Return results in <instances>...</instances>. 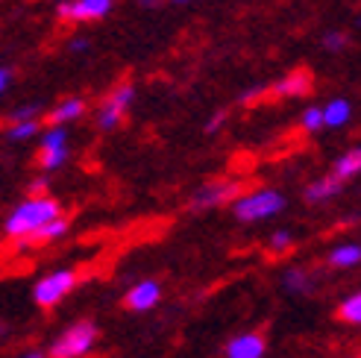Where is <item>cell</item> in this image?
Instances as JSON below:
<instances>
[{
  "instance_id": "cell-1",
  "label": "cell",
  "mask_w": 361,
  "mask_h": 358,
  "mask_svg": "<svg viewBox=\"0 0 361 358\" xmlns=\"http://www.w3.org/2000/svg\"><path fill=\"white\" fill-rule=\"evenodd\" d=\"M59 214H62V206H59V200H53L50 194L30 197V200H24L6 218V235L18 238V241H27L32 232H39L44 223H50L53 218H59Z\"/></svg>"
},
{
  "instance_id": "cell-2",
  "label": "cell",
  "mask_w": 361,
  "mask_h": 358,
  "mask_svg": "<svg viewBox=\"0 0 361 358\" xmlns=\"http://www.w3.org/2000/svg\"><path fill=\"white\" fill-rule=\"evenodd\" d=\"M285 209V197L274 188H259V191H250V194H238L232 200V211L235 218L244 221V223H259V221H267L279 214Z\"/></svg>"
},
{
  "instance_id": "cell-3",
  "label": "cell",
  "mask_w": 361,
  "mask_h": 358,
  "mask_svg": "<svg viewBox=\"0 0 361 358\" xmlns=\"http://www.w3.org/2000/svg\"><path fill=\"white\" fill-rule=\"evenodd\" d=\"M97 341V326L88 323V320H80V323L68 326L56 341L50 347V358H82L92 352Z\"/></svg>"
},
{
  "instance_id": "cell-4",
  "label": "cell",
  "mask_w": 361,
  "mask_h": 358,
  "mask_svg": "<svg viewBox=\"0 0 361 358\" xmlns=\"http://www.w3.org/2000/svg\"><path fill=\"white\" fill-rule=\"evenodd\" d=\"M77 271H53L47 273L44 279L35 282V288H32V300H35V306L39 309H53V306H59V302L74 291V285H77Z\"/></svg>"
},
{
  "instance_id": "cell-5",
  "label": "cell",
  "mask_w": 361,
  "mask_h": 358,
  "mask_svg": "<svg viewBox=\"0 0 361 358\" xmlns=\"http://www.w3.org/2000/svg\"><path fill=\"white\" fill-rule=\"evenodd\" d=\"M115 9V0H59L56 15L65 24H92L109 18Z\"/></svg>"
},
{
  "instance_id": "cell-6",
  "label": "cell",
  "mask_w": 361,
  "mask_h": 358,
  "mask_svg": "<svg viewBox=\"0 0 361 358\" xmlns=\"http://www.w3.org/2000/svg\"><path fill=\"white\" fill-rule=\"evenodd\" d=\"M135 100V85L130 82H121L118 88H112L109 97L103 100V106L97 109V127L103 132H112L121 127V121L126 118V112H130V106Z\"/></svg>"
},
{
  "instance_id": "cell-7",
  "label": "cell",
  "mask_w": 361,
  "mask_h": 358,
  "mask_svg": "<svg viewBox=\"0 0 361 358\" xmlns=\"http://www.w3.org/2000/svg\"><path fill=\"white\" fill-rule=\"evenodd\" d=\"M68 162V132L65 127H53L42 135V144H39V165L44 171H56Z\"/></svg>"
},
{
  "instance_id": "cell-8",
  "label": "cell",
  "mask_w": 361,
  "mask_h": 358,
  "mask_svg": "<svg viewBox=\"0 0 361 358\" xmlns=\"http://www.w3.org/2000/svg\"><path fill=\"white\" fill-rule=\"evenodd\" d=\"M241 194V185L232 183V179H218V183H209L203 185L191 197V209H214V206H224L232 203L235 197Z\"/></svg>"
},
{
  "instance_id": "cell-9",
  "label": "cell",
  "mask_w": 361,
  "mask_h": 358,
  "mask_svg": "<svg viewBox=\"0 0 361 358\" xmlns=\"http://www.w3.org/2000/svg\"><path fill=\"white\" fill-rule=\"evenodd\" d=\"M264 350L267 344L259 332H244L226 344V358H262Z\"/></svg>"
},
{
  "instance_id": "cell-10",
  "label": "cell",
  "mask_w": 361,
  "mask_h": 358,
  "mask_svg": "<svg viewBox=\"0 0 361 358\" xmlns=\"http://www.w3.org/2000/svg\"><path fill=\"white\" fill-rule=\"evenodd\" d=\"M312 74L309 70H291L288 77H282V80H276L274 82V92L276 97H302V94H309L312 92Z\"/></svg>"
},
{
  "instance_id": "cell-11",
  "label": "cell",
  "mask_w": 361,
  "mask_h": 358,
  "mask_svg": "<svg viewBox=\"0 0 361 358\" xmlns=\"http://www.w3.org/2000/svg\"><path fill=\"white\" fill-rule=\"evenodd\" d=\"M159 297H161L159 282L144 279V282L133 285V291L126 294V309H133V311H147V309H153L156 302H159Z\"/></svg>"
},
{
  "instance_id": "cell-12",
  "label": "cell",
  "mask_w": 361,
  "mask_h": 358,
  "mask_svg": "<svg viewBox=\"0 0 361 358\" xmlns=\"http://www.w3.org/2000/svg\"><path fill=\"white\" fill-rule=\"evenodd\" d=\"M82 115H85V100L82 97H65L62 103H56L50 109L47 121L53 123V127H65V123H71V121H80Z\"/></svg>"
},
{
  "instance_id": "cell-13",
  "label": "cell",
  "mask_w": 361,
  "mask_h": 358,
  "mask_svg": "<svg viewBox=\"0 0 361 358\" xmlns=\"http://www.w3.org/2000/svg\"><path fill=\"white\" fill-rule=\"evenodd\" d=\"M320 109H323V130L347 127L350 118H353V106H350V100H344V97H335V100H329L326 106H320Z\"/></svg>"
},
{
  "instance_id": "cell-14",
  "label": "cell",
  "mask_w": 361,
  "mask_h": 358,
  "mask_svg": "<svg viewBox=\"0 0 361 358\" xmlns=\"http://www.w3.org/2000/svg\"><path fill=\"white\" fill-rule=\"evenodd\" d=\"M341 185H344V183H341L335 173L320 176V179H314L309 188H305V200H309V203H323V200H329V197H335L341 191Z\"/></svg>"
},
{
  "instance_id": "cell-15",
  "label": "cell",
  "mask_w": 361,
  "mask_h": 358,
  "mask_svg": "<svg viewBox=\"0 0 361 358\" xmlns=\"http://www.w3.org/2000/svg\"><path fill=\"white\" fill-rule=\"evenodd\" d=\"M332 173L341 179V183H347V179L358 176L361 173V147H353V150H347L344 156H341L335 162V168H332Z\"/></svg>"
},
{
  "instance_id": "cell-16",
  "label": "cell",
  "mask_w": 361,
  "mask_h": 358,
  "mask_svg": "<svg viewBox=\"0 0 361 358\" xmlns=\"http://www.w3.org/2000/svg\"><path fill=\"white\" fill-rule=\"evenodd\" d=\"M65 232H68V221L59 214V218H53L50 223H44L39 232H32V235L27 238V244H47V241H56V238L65 235Z\"/></svg>"
},
{
  "instance_id": "cell-17",
  "label": "cell",
  "mask_w": 361,
  "mask_h": 358,
  "mask_svg": "<svg viewBox=\"0 0 361 358\" xmlns=\"http://www.w3.org/2000/svg\"><path fill=\"white\" fill-rule=\"evenodd\" d=\"M361 261V244H341L329 253L332 267H355Z\"/></svg>"
},
{
  "instance_id": "cell-18",
  "label": "cell",
  "mask_w": 361,
  "mask_h": 358,
  "mask_svg": "<svg viewBox=\"0 0 361 358\" xmlns=\"http://www.w3.org/2000/svg\"><path fill=\"white\" fill-rule=\"evenodd\" d=\"M39 130H42L39 118H30V121H12V123H9V130H6V138H9V141H30V138L39 135Z\"/></svg>"
},
{
  "instance_id": "cell-19",
  "label": "cell",
  "mask_w": 361,
  "mask_h": 358,
  "mask_svg": "<svg viewBox=\"0 0 361 358\" xmlns=\"http://www.w3.org/2000/svg\"><path fill=\"white\" fill-rule=\"evenodd\" d=\"M338 317L344 320V323H353V326H361V291L347 297L344 302L338 306Z\"/></svg>"
},
{
  "instance_id": "cell-20",
  "label": "cell",
  "mask_w": 361,
  "mask_h": 358,
  "mask_svg": "<svg viewBox=\"0 0 361 358\" xmlns=\"http://www.w3.org/2000/svg\"><path fill=\"white\" fill-rule=\"evenodd\" d=\"M285 288L288 291H294V294H305V291H312V276L300 271V267H291V271L285 273Z\"/></svg>"
},
{
  "instance_id": "cell-21",
  "label": "cell",
  "mask_w": 361,
  "mask_h": 358,
  "mask_svg": "<svg viewBox=\"0 0 361 358\" xmlns=\"http://www.w3.org/2000/svg\"><path fill=\"white\" fill-rule=\"evenodd\" d=\"M302 130L305 132L323 130V109H320V106H309V109L302 112Z\"/></svg>"
},
{
  "instance_id": "cell-22",
  "label": "cell",
  "mask_w": 361,
  "mask_h": 358,
  "mask_svg": "<svg viewBox=\"0 0 361 358\" xmlns=\"http://www.w3.org/2000/svg\"><path fill=\"white\" fill-rule=\"evenodd\" d=\"M291 235H288V232H274V235H270V241H267V249L270 253H288V249H291Z\"/></svg>"
},
{
  "instance_id": "cell-23",
  "label": "cell",
  "mask_w": 361,
  "mask_h": 358,
  "mask_svg": "<svg viewBox=\"0 0 361 358\" xmlns=\"http://www.w3.org/2000/svg\"><path fill=\"white\" fill-rule=\"evenodd\" d=\"M39 115H42V103H24V106H18V109H12L9 121H30Z\"/></svg>"
},
{
  "instance_id": "cell-24",
  "label": "cell",
  "mask_w": 361,
  "mask_h": 358,
  "mask_svg": "<svg viewBox=\"0 0 361 358\" xmlns=\"http://www.w3.org/2000/svg\"><path fill=\"white\" fill-rule=\"evenodd\" d=\"M323 47H326V50H344V47H347V35L338 32V30H332V32L323 35Z\"/></svg>"
},
{
  "instance_id": "cell-25",
  "label": "cell",
  "mask_w": 361,
  "mask_h": 358,
  "mask_svg": "<svg viewBox=\"0 0 361 358\" xmlns=\"http://www.w3.org/2000/svg\"><path fill=\"white\" fill-rule=\"evenodd\" d=\"M226 121V112H218V115H212L209 123H206V132H214V130H221V123Z\"/></svg>"
},
{
  "instance_id": "cell-26",
  "label": "cell",
  "mask_w": 361,
  "mask_h": 358,
  "mask_svg": "<svg viewBox=\"0 0 361 358\" xmlns=\"http://www.w3.org/2000/svg\"><path fill=\"white\" fill-rule=\"evenodd\" d=\"M47 194V179H35L30 185V197H44Z\"/></svg>"
},
{
  "instance_id": "cell-27",
  "label": "cell",
  "mask_w": 361,
  "mask_h": 358,
  "mask_svg": "<svg viewBox=\"0 0 361 358\" xmlns=\"http://www.w3.org/2000/svg\"><path fill=\"white\" fill-rule=\"evenodd\" d=\"M9 82H12V70L0 65V94H4L6 88H9Z\"/></svg>"
},
{
  "instance_id": "cell-28",
  "label": "cell",
  "mask_w": 361,
  "mask_h": 358,
  "mask_svg": "<svg viewBox=\"0 0 361 358\" xmlns=\"http://www.w3.org/2000/svg\"><path fill=\"white\" fill-rule=\"evenodd\" d=\"M74 53H85L88 50V39H71V44H68Z\"/></svg>"
},
{
  "instance_id": "cell-29",
  "label": "cell",
  "mask_w": 361,
  "mask_h": 358,
  "mask_svg": "<svg viewBox=\"0 0 361 358\" xmlns=\"http://www.w3.org/2000/svg\"><path fill=\"white\" fill-rule=\"evenodd\" d=\"M135 4H138V6H159L161 0H135Z\"/></svg>"
},
{
  "instance_id": "cell-30",
  "label": "cell",
  "mask_w": 361,
  "mask_h": 358,
  "mask_svg": "<svg viewBox=\"0 0 361 358\" xmlns=\"http://www.w3.org/2000/svg\"><path fill=\"white\" fill-rule=\"evenodd\" d=\"M24 358H42V355H35V352H32V355H24Z\"/></svg>"
},
{
  "instance_id": "cell-31",
  "label": "cell",
  "mask_w": 361,
  "mask_h": 358,
  "mask_svg": "<svg viewBox=\"0 0 361 358\" xmlns=\"http://www.w3.org/2000/svg\"><path fill=\"white\" fill-rule=\"evenodd\" d=\"M176 4H191V0H176Z\"/></svg>"
}]
</instances>
